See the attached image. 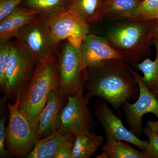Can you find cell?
<instances>
[{"mask_svg":"<svg viewBox=\"0 0 158 158\" xmlns=\"http://www.w3.org/2000/svg\"><path fill=\"white\" fill-rule=\"evenodd\" d=\"M87 70V93L103 99L119 115L125 103L138 98L139 86L132 66L123 59L108 60Z\"/></svg>","mask_w":158,"mask_h":158,"instance_id":"obj_1","label":"cell"},{"mask_svg":"<svg viewBox=\"0 0 158 158\" xmlns=\"http://www.w3.org/2000/svg\"><path fill=\"white\" fill-rule=\"evenodd\" d=\"M156 26V20L125 19L112 26L105 37L122 59L134 67L150 53Z\"/></svg>","mask_w":158,"mask_h":158,"instance_id":"obj_2","label":"cell"},{"mask_svg":"<svg viewBox=\"0 0 158 158\" xmlns=\"http://www.w3.org/2000/svg\"><path fill=\"white\" fill-rule=\"evenodd\" d=\"M59 88L58 61L56 56L37 62L34 73L21 94L19 110L37 134L40 113L51 94Z\"/></svg>","mask_w":158,"mask_h":158,"instance_id":"obj_3","label":"cell"},{"mask_svg":"<svg viewBox=\"0 0 158 158\" xmlns=\"http://www.w3.org/2000/svg\"><path fill=\"white\" fill-rule=\"evenodd\" d=\"M37 61L25 47L13 40L11 56L5 76V87L0 105L6 106L9 101H15L30 81L37 66Z\"/></svg>","mask_w":158,"mask_h":158,"instance_id":"obj_4","label":"cell"},{"mask_svg":"<svg viewBox=\"0 0 158 158\" xmlns=\"http://www.w3.org/2000/svg\"><path fill=\"white\" fill-rule=\"evenodd\" d=\"M59 89L62 97L83 95L86 89L87 69L82 68L80 46L67 39L58 56Z\"/></svg>","mask_w":158,"mask_h":158,"instance_id":"obj_5","label":"cell"},{"mask_svg":"<svg viewBox=\"0 0 158 158\" xmlns=\"http://www.w3.org/2000/svg\"><path fill=\"white\" fill-rule=\"evenodd\" d=\"M21 94H19L14 104L9 102L7 105L9 122L6 148L8 158H27L38 141L36 131L19 110Z\"/></svg>","mask_w":158,"mask_h":158,"instance_id":"obj_6","label":"cell"},{"mask_svg":"<svg viewBox=\"0 0 158 158\" xmlns=\"http://www.w3.org/2000/svg\"><path fill=\"white\" fill-rule=\"evenodd\" d=\"M91 98L88 93L68 97L58 114L57 130L75 135L93 131L98 122L94 119L92 112L88 107Z\"/></svg>","mask_w":158,"mask_h":158,"instance_id":"obj_7","label":"cell"},{"mask_svg":"<svg viewBox=\"0 0 158 158\" xmlns=\"http://www.w3.org/2000/svg\"><path fill=\"white\" fill-rule=\"evenodd\" d=\"M14 38L28 50L37 62L56 56L59 44L51 36L45 18L37 17L22 28Z\"/></svg>","mask_w":158,"mask_h":158,"instance_id":"obj_8","label":"cell"},{"mask_svg":"<svg viewBox=\"0 0 158 158\" xmlns=\"http://www.w3.org/2000/svg\"><path fill=\"white\" fill-rule=\"evenodd\" d=\"M108 103L98 98L92 106L93 116L97 118L106 132L107 141H124L133 144L142 151L147 152L148 141L142 140L126 128L122 120L108 106Z\"/></svg>","mask_w":158,"mask_h":158,"instance_id":"obj_9","label":"cell"},{"mask_svg":"<svg viewBox=\"0 0 158 158\" xmlns=\"http://www.w3.org/2000/svg\"><path fill=\"white\" fill-rule=\"evenodd\" d=\"M46 19L51 36L56 42L68 39L80 46L82 40L90 34V25L77 15L66 10Z\"/></svg>","mask_w":158,"mask_h":158,"instance_id":"obj_10","label":"cell"},{"mask_svg":"<svg viewBox=\"0 0 158 158\" xmlns=\"http://www.w3.org/2000/svg\"><path fill=\"white\" fill-rule=\"evenodd\" d=\"M134 74L139 86V96L135 102L126 103L122 109L130 131L139 137L143 130L142 117L144 115L147 113H152L158 120V100L145 87L139 73L134 71Z\"/></svg>","mask_w":158,"mask_h":158,"instance_id":"obj_11","label":"cell"},{"mask_svg":"<svg viewBox=\"0 0 158 158\" xmlns=\"http://www.w3.org/2000/svg\"><path fill=\"white\" fill-rule=\"evenodd\" d=\"M80 50L84 70L111 59H122L106 37L95 34H89L84 38Z\"/></svg>","mask_w":158,"mask_h":158,"instance_id":"obj_12","label":"cell"},{"mask_svg":"<svg viewBox=\"0 0 158 158\" xmlns=\"http://www.w3.org/2000/svg\"><path fill=\"white\" fill-rule=\"evenodd\" d=\"M67 99L62 97L59 88L51 94L40 116L37 131L38 140L50 135L57 131L58 114Z\"/></svg>","mask_w":158,"mask_h":158,"instance_id":"obj_13","label":"cell"},{"mask_svg":"<svg viewBox=\"0 0 158 158\" xmlns=\"http://www.w3.org/2000/svg\"><path fill=\"white\" fill-rule=\"evenodd\" d=\"M38 14L19 6L5 19L0 21V41L11 39L22 28L36 19Z\"/></svg>","mask_w":158,"mask_h":158,"instance_id":"obj_14","label":"cell"},{"mask_svg":"<svg viewBox=\"0 0 158 158\" xmlns=\"http://www.w3.org/2000/svg\"><path fill=\"white\" fill-rule=\"evenodd\" d=\"M75 138V135L72 133L57 130L50 135L38 140L27 158H53L63 145Z\"/></svg>","mask_w":158,"mask_h":158,"instance_id":"obj_15","label":"cell"},{"mask_svg":"<svg viewBox=\"0 0 158 158\" xmlns=\"http://www.w3.org/2000/svg\"><path fill=\"white\" fill-rule=\"evenodd\" d=\"M141 2V0H104L98 21L106 19H130Z\"/></svg>","mask_w":158,"mask_h":158,"instance_id":"obj_16","label":"cell"},{"mask_svg":"<svg viewBox=\"0 0 158 158\" xmlns=\"http://www.w3.org/2000/svg\"><path fill=\"white\" fill-rule=\"evenodd\" d=\"M104 138L93 131L76 135L73 158H88L94 156L103 145Z\"/></svg>","mask_w":158,"mask_h":158,"instance_id":"obj_17","label":"cell"},{"mask_svg":"<svg viewBox=\"0 0 158 158\" xmlns=\"http://www.w3.org/2000/svg\"><path fill=\"white\" fill-rule=\"evenodd\" d=\"M104 0H67L64 9L74 13L89 24L98 21Z\"/></svg>","mask_w":158,"mask_h":158,"instance_id":"obj_18","label":"cell"},{"mask_svg":"<svg viewBox=\"0 0 158 158\" xmlns=\"http://www.w3.org/2000/svg\"><path fill=\"white\" fill-rule=\"evenodd\" d=\"M156 48V59L152 61L146 57L141 62L135 65L134 68L142 72L143 77L141 78L143 84L154 94H158V40L154 38L153 40Z\"/></svg>","mask_w":158,"mask_h":158,"instance_id":"obj_19","label":"cell"},{"mask_svg":"<svg viewBox=\"0 0 158 158\" xmlns=\"http://www.w3.org/2000/svg\"><path fill=\"white\" fill-rule=\"evenodd\" d=\"M124 141H107L102 147V152L109 158H147L146 152L138 150Z\"/></svg>","mask_w":158,"mask_h":158,"instance_id":"obj_20","label":"cell"},{"mask_svg":"<svg viewBox=\"0 0 158 158\" xmlns=\"http://www.w3.org/2000/svg\"><path fill=\"white\" fill-rule=\"evenodd\" d=\"M67 0H24L25 7L36 11L40 17L48 19L65 9Z\"/></svg>","mask_w":158,"mask_h":158,"instance_id":"obj_21","label":"cell"},{"mask_svg":"<svg viewBox=\"0 0 158 158\" xmlns=\"http://www.w3.org/2000/svg\"><path fill=\"white\" fill-rule=\"evenodd\" d=\"M158 19V0H143L130 19L151 21Z\"/></svg>","mask_w":158,"mask_h":158,"instance_id":"obj_22","label":"cell"},{"mask_svg":"<svg viewBox=\"0 0 158 158\" xmlns=\"http://www.w3.org/2000/svg\"><path fill=\"white\" fill-rule=\"evenodd\" d=\"M11 39L0 41V89L4 93L5 87V76L11 56Z\"/></svg>","mask_w":158,"mask_h":158,"instance_id":"obj_23","label":"cell"},{"mask_svg":"<svg viewBox=\"0 0 158 158\" xmlns=\"http://www.w3.org/2000/svg\"><path fill=\"white\" fill-rule=\"evenodd\" d=\"M1 117H0V157H8V154L6 148V141L7 136V127H6V121L9 119V114L7 112V106L0 105Z\"/></svg>","mask_w":158,"mask_h":158,"instance_id":"obj_24","label":"cell"},{"mask_svg":"<svg viewBox=\"0 0 158 158\" xmlns=\"http://www.w3.org/2000/svg\"><path fill=\"white\" fill-rule=\"evenodd\" d=\"M142 132L148 139V149L146 152L147 158H158V134L152 131L148 126L143 128Z\"/></svg>","mask_w":158,"mask_h":158,"instance_id":"obj_25","label":"cell"},{"mask_svg":"<svg viewBox=\"0 0 158 158\" xmlns=\"http://www.w3.org/2000/svg\"><path fill=\"white\" fill-rule=\"evenodd\" d=\"M24 0H0V21L12 13Z\"/></svg>","mask_w":158,"mask_h":158,"instance_id":"obj_26","label":"cell"},{"mask_svg":"<svg viewBox=\"0 0 158 158\" xmlns=\"http://www.w3.org/2000/svg\"><path fill=\"white\" fill-rule=\"evenodd\" d=\"M75 139L63 145L54 156L53 158H73V152Z\"/></svg>","mask_w":158,"mask_h":158,"instance_id":"obj_27","label":"cell"},{"mask_svg":"<svg viewBox=\"0 0 158 158\" xmlns=\"http://www.w3.org/2000/svg\"><path fill=\"white\" fill-rule=\"evenodd\" d=\"M147 125L152 131L158 134V120L155 121L151 120H148Z\"/></svg>","mask_w":158,"mask_h":158,"instance_id":"obj_28","label":"cell"},{"mask_svg":"<svg viewBox=\"0 0 158 158\" xmlns=\"http://www.w3.org/2000/svg\"><path fill=\"white\" fill-rule=\"evenodd\" d=\"M97 158H109V156L106 153L102 152L97 157H96Z\"/></svg>","mask_w":158,"mask_h":158,"instance_id":"obj_29","label":"cell"},{"mask_svg":"<svg viewBox=\"0 0 158 158\" xmlns=\"http://www.w3.org/2000/svg\"><path fill=\"white\" fill-rule=\"evenodd\" d=\"M155 38L158 40V19H156V34Z\"/></svg>","mask_w":158,"mask_h":158,"instance_id":"obj_30","label":"cell"},{"mask_svg":"<svg viewBox=\"0 0 158 158\" xmlns=\"http://www.w3.org/2000/svg\"><path fill=\"white\" fill-rule=\"evenodd\" d=\"M156 98H157V99L158 100V95H157L156 96Z\"/></svg>","mask_w":158,"mask_h":158,"instance_id":"obj_31","label":"cell"},{"mask_svg":"<svg viewBox=\"0 0 158 158\" xmlns=\"http://www.w3.org/2000/svg\"><path fill=\"white\" fill-rule=\"evenodd\" d=\"M141 2H142V1H143V0H141Z\"/></svg>","mask_w":158,"mask_h":158,"instance_id":"obj_32","label":"cell"}]
</instances>
